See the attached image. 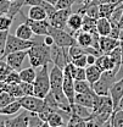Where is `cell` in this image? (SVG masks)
Here are the masks:
<instances>
[{"mask_svg": "<svg viewBox=\"0 0 123 127\" xmlns=\"http://www.w3.org/2000/svg\"><path fill=\"white\" fill-rule=\"evenodd\" d=\"M76 0H59L55 5L56 10H61V9H72V6L74 5Z\"/></svg>", "mask_w": 123, "mask_h": 127, "instance_id": "cell-44", "label": "cell"}, {"mask_svg": "<svg viewBox=\"0 0 123 127\" xmlns=\"http://www.w3.org/2000/svg\"><path fill=\"white\" fill-rule=\"evenodd\" d=\"M110 96L112 99L113 111H116L118 109L120 100L123 96V77H121V78H118L117 81L113 82V84L110 88Z\"/></svg>", "mask_w": 123, "mask_h": 127, "instance_id": "cell-12", "label": "cell"}, {"mask_svg": "<svg viewBox=\"0 0 123 127\" xmlns=\"http://www.w3.org/2000/svg\"><path fill=\"white\" fill-rule=\"evenodd\" d=\"M100 127H112L111 126V120H108V121H106L105 124H102Z\"/></svg>", "mask_w": 123, "mask_h": 127, "instance_id": "cell-52", "label": "cell"}, {"mask_svg": "<svg viewBox=\"0 0 123 127\" xmlns=\"http://www.w3.org/2000/svg\"><path fill=\"white\" fill-rule=\"evenodd\" d=\"M74 38H76V42L80 47L83 48L92 47V33H88V32L84 31H78L74 34Z\"/></svg>", "mask_w": 123, "mask_h": 127, "instance_id": "cell-26", "label": "cell"}, {"mask_svg": "<svg viewBox=\"0 0 123 127\" xmlns=\"http://www.w3.org/2000/svg\"><path fill=\"white\" fill-rule=\"evenodd\" d=\"M9 1H10V2H11V1H14V0H9Z\"/></svg>", "mask_w": 123, "mask_h": 127, "instance_id": "cell-56", "label": "cell"}, {"mask_svg": "<svg viewBox=\"0 0 123 127\" xmlns=\"http://www.w3.org/2000/svg\"><path fill=\"white\" fill-rule=\"evenodd\" d=\"M71 63L73 64L74 66H77V67H87V66H88V63H87V54H82V55H79L77 58L72 59Z\"/></svg>", "mask_w": 123, "mask_h": 127, "instance_id": "cell-42", "label": "cell"}, {"mask_svg": "<svg viewBox=\"0 0 123 127\" xmlns=\"http://www.w3.org/2000/svg\"><path fill=\"white\" fill-rule=\"evenodd\" d=\"M22 109L29 112H39L44 106V99L37 95H23L18 99Z\"/></svg>", "mask_w": 123, "mask_h": 127, "instance_id": "cell-7", "label": "cell"}, {"mask_svg": "<svg viewBox=\"0 0 123 127\" xmlns=\"http://www.w3.org/2000/svg\"><path fill=\"white\" fill-rule=\"evenodd\" d=\"M20 77H21V82H28V83H33L35 76H37V70L35 67L29 66L26 68H21L20 71Z\"/></svg>", "mask_w": 123, "mask_h": 127, "instance_id": "cell-25", "label": "cell"}, {"mask_svg": "<svg viewBox=\"0 0 123 127\" xmlns=\"http://www.w3.org/2000/svg\"><path fill=\"white\" fill-rule=\"evenodd\" d=\"M29 111L22 110L14 116H9L6 120V127H28L29 124Z\"/></svg>", "mask_w": 123, "mask_h": 127, "instance_id": "cell-11", "label": "cell"}, {"mask_svg": "<svg viewBox=\"0 0 123 127\" xmlns=\"http://www.w3.org/2000/svg\"><path fill=\"white\" fill-rule=\"evenodd\" d=\"M120 48H121V56H122V61H121V68L116 76V78H121L123 77V40H121V44H120Z\"/></svg>", "mask_w": 123, "mask_h": 127, "instance_id": "cell-47", "label": "cell"}, {"mask_svg": "<svg viewBox=\"0 0 123 127\" xmlns=\"http://www.w3.org/2000/svg\"><path fill=\"white\" fill-rule=\"evenodd\" d=\"M49 64L38 67L37 76L33 82L34 95L39 98H45V95L50 92V78H49Z\"/></svg>", "mask_w": 123, "mask_h": 127, "instance_id": "cell-2", "label": "cell"}, {"mask_svg": "<svg viewBox=\"0 0 123 127\" xmlns=\"http://www.w3.org/2000/svg\"><path fill=\"white\" fill-rule=\"evenodd\" d=\"M49 34L54 38L55 44L60 45V47H71L72 44L77 43L76 38L66 30H61V28H55V27H50Z\"/></svg>", "mask_w": 123, "mask_h": 127, "instance_id": "cell-6", "label": "cell"}, {"mask_svg": "<svg viewBox=\"0 0 123 127\" xmlns=\"http://www.w3.org/2000/svg\"><path fill=\"white\" fill-rule=\"evenodd\" d=\"M7 117L9 116L0 114V127H6V120H7Z\"/></svg>", "mask_w": 123, "mask_h": 127, "instance_id": "cell-51", "label": "cell"}, {"mask_svg": "<svg viewBox=\"0 0 123 127\" xmlns=\"http://www.w3.org/2000/svg\"><path fill=\"white\" fill-rule=\"evenodd\" d=\"M20 86H21V89H22L23 95H34V87H33V83L21 82Z\"/></svg>", "mask_w": 123, "mask_h": 127, "instance_id": "cell-43", "label": "cell"}, {"mask_svg": "<svg viewBox=\"0 0 123 127\" xmlns=\"http://www.w3.org/2000/svg\"><path fill=\"white\" fill-rule=\"evenodd\" d=\"M10 7L9 0H0V15H6Z\"/></svg>", "mask_w": 123, "mask_h": 127, "instance_id": "cell-46", "label": "cell"}, {"mask_svg": "<svg viewBox=\"0 0 123 127\" xmlns=\"http://www.w3.org/2000/svg\"><path fill=\"white\" fill-rule=\"evenodd\" d=\"M27 17H28L29 20L40 21V20H46V18L49 17V15H48V12L45 11L44 7L38 6V5H33V6H29Z\"/></svg>", "mask_w": 123, "mask_h": 127, "instance_id": "cell-17", "label": "cell"}, {"mask_svg": "<svg viewBox=\"0 0 123 127\" xmlns=\"http://www.w3.org/2000/svg\"><path fill=\"white\" fill-rule=\"evenodd\" d=\"M118 1H123V0H93L90 4H104V2H118Z\"/></svg>", "mask_w": 123, "mask_h": 127, "instance_id": "cell-50", "label": "cell"}, {"mask_svg": "<svg viewBox=\"0 0 123 127\" xmlns=\"http://www.w3.org/2000/svg\"><path fill=\"white\" fill-rule=\"evenodd\" d=\"M108 55L111 56L112 61H113V73L117 76L120 68H121V61H122V56H121V48L117 47L116 49H113L111 53H108Z\"/></svg>", "mask_w": 123, "mask_h": 127, "instance_id": "cell-27", "label": "cell"}, {"mask_svg": "<svg viewBox=\"0 0 123 127\" xmlns=\"http://www.w3.org/2000/svg\"><path fill=\"white\" fill-rule=\"evenodd\" d=\"M43 122L44 121L38 116L37 112H31L29 114V124H28L29 127H40L43 125Z\"/></svg>", "mask_w": 123, "mask_h": 127, "instance_id": "cell-40", "label": "cell"}, {"mask_svg": "<svg viewBox=\"0 0 123 127\" xmlns=\"http://www.w3.org/2000/svg\"><path fill=\"white\" fill-rule=\"evenodd\" d=\"M68 54H70V59L72 60V59L77 58L82 54H85V53H84V48L80 47L78 43H74L71 47H68Z\"/></svg>", "mask_w": 123, "mask_h": 127, "instance_id": "cell-35", "label": "cell"}, {"mask_svg": "<svg viewBox=\"0 0 123 127\" xmlns=\"http://www.w3.org/2000/svg\"><path fill=\"white\" fill-rule=\"evenodd\" d=\"M111 126L112 127H123V110L113 111L112 116H111Z\"/></svg>", "mask_w": 123, "mask_h": 127, "instance_id": "cell-33", "label": "cell"}, {"mask_svg": "<svg viewBox=\"0 0 123 127\" xmlns=\"http://www.w3.org/2000/svg\"><path fill=\"white\" fill-rule=\"evenodd\" d=\"M40 127H50V125H49L48 122H43V125H42Z\"/></svg>", "mask_w": 123, "mask_h": 127, "instance_id": "cell-55", "label": "cell"}, {"mask_svg": "<svg viewBox=\"0 0 123 127\" xmlns=\"http://www.w3.org/2000/svg\"><path fill=\"white\" fill-rule=\"evenodd\" d=\"M116 81V75L112 70L104 71L101 77L92 84L93 91L98 95H110V88Z\"/></svg>", "mask_w": 123, "mask_h": 127, "instance_id": "cell-3", "label": "cell"}, {"mask_svg": "<svg viewBox=\"0 0 123 127\" xmlns=\"http://www.w3.org/2000/svg\"><path fill=\"white\" fill-rule=\"evenodd\" d=\"M95 65L104 72V71H110L113 70V61L111 59V56L108 54H101L100 56H98Z\"/></svg>", "mask_w": 123, "mask_h": 127, "instance_id": "cell-20", "label": "cell"}, {"mask_svg": "<svg viewBox=\"0 0 123 127\" xmlns=\"http://www.w3.org/2000/svg\"><path fill=\"white\" fill-rule=\"evenodd\" d=\"M96 59H98V56H95L93 54H87V63H88V65H94L96 63Z\"/></svg>", "mask_w": 123, "mask_h": 127, "instance_id": "cell-49", "label": "cell"}, {"mask_svg": "<svg viewBox=\"0 0 123 127\" xmlns=\"http://www.w3.org/2000/svg\"><path fill=\"white\" fill-rule=\"evenodd\" d=\"M50 58L52 65L59 66L60 68H65V66L71 63L70 54H68V47H60L57 44H52L50 47Z\"/></svg>", "mask_w": 123, "mask_h": 127, "instance_id": "cell-4", "label": "cell"}, {"mask_svg": "<svg viewBox=\"0 0 123 127\" xmlns=\"http://www.w3.org/2000/svg\"><path fill=\"white\" fill-rule=\"evenodd\" d=\"M121 2H122V1H118V2H104V4H99V16H100V17L110 18V16L113 14L115 9H116Z\"/></svg>", "mask_w": 123, "mask_h": 127, "instance_id": "cell-23", "label": "cell"}, {"mask_svg": "<svg viewBox=\"0 0 123 127\" xmlns=\"http://www.w3.org/2000/svg\"><path fill=\"white\" fill-rule=\"evenodd\" d=\"M11 71H12V68L7 65V63H6L5 60L2 61V59H0V81H5L6 76H7Z\"/></svg>", "mask_w": 123, "mask_h": 127, "instance_id": "cell-38", "label": "cell"}, {"mask_svg": "<svg viewBox=\"0 0 123 127\" xmlns=\"http://www.w3.org/2000/svg\"><path fill=\"white\" fill-rule=\"evenodd\" d=\"M84 15H88L90 17H94V18H99V5L98 4H89L85 9V14Z\"/></svg>", "mask_w": 123, "mask_h": 127, "instance_id": "cell-39", "label": "cell"}, {"mask_svg": "<svg viewBox=\"0 0 123 127\" xmlns=\"http://www.w3.org/2000/svg\"><path fill=\"white\" fill-rule=\"evenodd\" d=\"M95 96H96V93H95L94 91H92L90 93H76L74 104L85 106V108H88V109H92V111H93Z\"/></svg>", "mask_w": 123, "mask_h": 127, "instance_id": "cell-15", "label": "cell"}, {"mask_svg": "<svg viewBox=\"0 0 123 127\" xmlns=\"http://www.w3.org/2000/svg\"><path fill=\"white\" fill-rule=\"evenodd\" d=\"M118 109L123 110V96L121 98V100H120V104H118ZM118 109H117V110H118Z\"/></svg>", "mask_w": 123, "mask_h": 127, "instance_id": "cell-53", "label": "cell"}, {"mask_svg": "<svg viewBox=\"0 0 123 127\" xmlns=\"http://www.w3.org/2000/svg\"><path fill=\"white\" fill-rule=\"evenodd\" d=\"M28 53L27 50H20V51H14L10 53L5 56V61L7 63V65L16 71H20L22 68V65L25 63V60L27 59Z\"/></svg>", "mask_w": 123, "mask_h": 127, "instance_id": "cell-9", "label": "cell"}, {"mask_svg": "<svg viewBox=\"0 0 123 127\" xmlns=\"http://www.w3.org/2000/svg\"><path fill=\"white\" fill-rule=\"evenodd\" d=\"M63 115H68L66 112L62 111H52L48 119V124L50 125V127H59V126H65V120H63ZM71 116V115H68Z\"/></svg>", "mask_w": 123, "mask_h": 127, "instance_id": "cell-22", "label": "cell"}, {"mask_svg": "<svg viewBox=\"0 0 123 127\" xmlns=\"http://www.w3.org/2000/svg\"><path fill=\"white\" fill-rule=\"evenodd\" d=\"M26 22L31 26L34 35H46V34H49L51 26H50L48 18L46 20H40V21H34V20H29L27 17Z\"/></svg>", "mask_w": 123, "mask_h": 127, "instance_id": "cell-13", "label": "cell"}, {"mask_svg": "<svg viewBox=\"0 0 123 127\" xmlns=\"http://www.w3.org/2000/svg\"><path fill=\"white\" fill-rule=\"evenodd\" d=\"M32 45H33V40H25V39H21V38L16 37L15 34L9 33L7 40H6V48H5V56L10 53H14V51L28 50Z\"/></svg>", "mask_w": 123, "mask_h": 127, "instance_id": "cell-5", "label": "cell"}, {"mask_svg": "<svg viewBox=\"0 0 123 127\" xmlns=\"http://www.w3.org/2000/svg\"><path fill=\"white\" fill-rule=\"evenodd\" d=\"M46 2H49V4H51V5H54V6H55V5H56V2H57V1H59V0H45Z\"/></svg>", "mask_w": 123, "mask_h": 127, "instance_id": "cell-54", "label": "cell"}, {"mask_svg": "<svg viewBox=\"0 0 123 127\" xmlns=\"http://www.w3.org/2000/svg\"><path fill=\"white\" fill-rule=\"evenodd\" d=\"M71 114L76 115V116H79L82 119H89L90 115H92V109H88L85 106H82V105H78V104H74L72 108H71Z\"/></svg>", "mask_w": 123, "mask_h": 127, "instance_id": "cell-30", "label": "cell"}, {"mask_svg": "<svg viewBox=\"0 0 123 127\" xmlns=\"http://www.w3.org/2000/svg\"><path fill=\"white\" fill-rule=\"evenodd\" d=\"M5 82H6V83H11V84H14V83H21L20 72H18V71H16V70H12V71L6 76Z\"/></svg>", "mask_w": 123, "mask_h": 127, "instance_id": "cell-41", "label": "cell"}, {"mask_svg": "<svg viewBox=\"0 0 123 127\" xmlns=\"http://www.w3.org/2000/svg\"><path fill=\"white\" fill-rule=\"evenodd\" d=\"M82 23H83V15L78 14V12H72L71 16L67 20V26L66 28L70 30V33L74 37V34L78 31H80L82 28Z\"/></svg>", "mask_w": 123, "mask_h": 127, "instance_id": "cell-16", "label": "cell"}, {"mask_svg": "<svg viewBox=\"0 0 123 127\" xmlns=\"http://www.w3.org/2000/svg\"><path fill=\"white\" fill-rule=\"evenodd\" d=\"M59 127H65V126H59Z\"/></svg>", "mask_w": 123, "mask_h": 127, "instance_id": "cell-57", "label": "cell"}, {"mask_svg": "<svg viewBox=\"0 0 123 127\" xmlns=\"http://www.w3.org/2000/svg\"><path fill=\"white\" fill-rule=\"evenodd\" d=\"M26 5V0H14L10 2V7L6 15H9L10 17L15 18L16 15H18L22 10V7Z\"/></svg>", "mask_w": 123, "mask_h": 127, "instance_id": "cell-29", "label": "cell"}, {"mask_svg": "<svg viewBox=\"0 0 123 127\" xmlns=\"http://www.w3.org/2000/svg\"><path fill=\"white\" fill-rule=\"evenodd\" d=\"M28 127H29V126H28Z\"/></svg>", "mask_w": 123, "mask_h": 127, "instance_id": "cell-58", "label": "cell"}, {"mask_svg": "<svg viewBox=\"0 0 123 127\" xmlns=\"http://www.w3.org/2000/svg\"><path fill=\"white\" fill-rule=\"evenodd\" d=\"M21 110H22V106H21L18 99H16L14 101L9 103L7 105H5L4 108H1L0 109V114L6 115V116H14L16 114H18Z\"/></svg>", "mask_w": 123, "mask_h": 127, "instance_id": "cell-24", "label": "cell"}, {"mask_svg": "<svg viewBox=\"0 0 123 127\" xmlns=\"http://www.w3.org/2000/svg\"><path fill=\"white\" fill-rule=\"evenodd\" d=\"M74 91L76 93H90L93 88L92 84L87 79H83V81H74Z\"/></svg>", "mask_w": 123, "mask_h": 127, "instance_id": "cell-31", "label": "cell"}, {"mask_svg": "<svg viewBox=\"0 0 123 127\" xmlns=\"http://www.w3.org/2000/svg\"><path fill=\"white\" fill-rule=\"evenodd\" d=\"M73 11L72 9H61V10H56L52 15H50L48 17L49 23L51 27L55 28H61V30H66L67 26V20L71 16Z\"/></svg>", "mask_w": 123, "mask_h": 127, "instance_id": "cell-8", "label": "cell"}, {"mask_svg": "<svg viewBox=\"0 0 123 127\" xmlns=\"http://www.w3.org/2000/svg\"><path fill=\"white\" fill-rule=\"evenodd\" d=\"M66 127H87V120L71 114V116L68 117V121L66 124Z\"/></svg>", "mask_w": 123, "mask_h": 127, "instance_id": "cell-32", "label": "cell"}, {"mask_svg": "<svg viewBox=\"0 0 123 127\" xmlns=\"http://www.w3.org/2000/svg\"><path fill=\"white\" fill-rule=\"evenodd\" d=\"M38 38H32L33 40V45H32L27 53L28 56L27 59L29 60L31 66L38 68L43 65H48L51 63V58H50V47H48L43 42V35H37Z\"/></svg>", "mask_w": 123, "mask_h": 127, "instance_id": "cell-1", "label": "cell"}, {"mask_svg": "<svg viewBox=\"0 0 123 127\" xmlns=\"http://www.w3.org/2000/svg\"><path fill=\"white\" fill-rule=\"evenodd\" d=\"M80 31L88 32V33L96 32V18L88 15H83V23H82Z\"/></svg>", "mask_w": 123, "mask_h": 127, "instance_id": "cell-28", "label": "cell"}, {"mask_svg": "<svg viewBox=\"0 0 123 127\" xmlns=\"http://www.w3.org/2000/svg\"><path fill=\"white\" fill-rule=\"evenodd\" d=\"M112 30V26H111V22L110 20L106 17H99L96 20V32L100 34V35H110Z\"/></svg>", "mask_w": 123, "mask_h": 127, "instance_id": "cell-19", "label": "cell"}, {"mask_svg": "<svg viewBox=\"0 0 123 127\" xmlns=\"http://www.w3.org/2000/svg\"><path fill=\"white\" fill-rule=\"evenodd\" d=\"M7 35H9V31H0V59L5 58V48H6Z\"/></svg>", "mask_w": 123, "mask_h": 127, "instance_id": "cell-37", "label": "cell"}, {"mask_svg": "<svg viewBox=\"0 0 123 127\" xmlns=\"http://www.w3.org/2000/svg\"><path fill=\"white\" fill-rule=\"evenodd\" d=\"M62 91L63 94L66 95L71 108L74 105V96H76V91H74V78L63 71V84H62Z\"/></svg>", "mask_w": 123, "mask_h": 127, "instance_id": "cell-10", "label": "cell"}, {"mask_svg": "<svg viewBox=\"0 0 123 127\" xmlns=\"http://www.w3.org/2000/svg\"><path fill=\"white\" fill-rule=\"evenodd\" d=\"M43 42H44V44H45V45H48V47H51L52 44H55V42H54V38H52L50 34L43 35Z\"/></svg>", "mask_w": 123, "mask_h": 127, "instance_id": "cell-48", "label": "cell"}, {"mask_svg": "<svg viewBox=\"0 0 123 127\" xmlns=\"http://www.w3.org/2000/svg\"><path fill=\"white\" fill-rule=\"evenodd\" d=\"M83 79H87L85 67H77V71L74 75V81H83Z\"/></svg>", "mask_w": 123, "mask_h": 127, "instance_id": "cell-45", "label": "cell"}, {"mask_svg": "<svg viewBox=\"0 0 123 127\" xmlns=\"http://www.w3.org/2000/svg\"><path fill=\"white\" fill-rule=\"evenodd\" d=\"M121 40L117 38H113L111 35H100V53L101 54H108L113 49L120 47Z\"/></svg>", "mask_w": 123, "mask_h": 127, "instance_id": "cell-14", "label": "cell"}, {"mask_svg": "<svg viewBox=\"0 0 123 127\" xmlns=\"http://www.w3.org/2000/svg\"><path fill=\"white\" fill-rule=\"evenodd\" d=\"M15 35L21 38V39H25V40H32L33 38V31H32L31 26L27 23V22H23L21 23L15 31Z\"/></svg>", "mask_w": 123, "mask_h": 127, "instance_id": "cell-18", "label": "cell"}, {"mask_svg": "<svg viewBox=\"0 0 123 127\" xmlns=\"http://www.w3.org/2000/svg\"><path fill=\"white\" fill-rule=\"evenodd\" d=\"M85 75H87V81L93 84V83H95L98 79L101 77V75H102V71L94 64V65H88L87 67H85Z\"/></svg>", "mask_w": 123, "mask_h": 127, "instance_id": "cell-21", "label": "cell"}, {"mask_svg": "<svg viewBox=\"0 0 123 127\" xmlns=\"http://www.w3.org/2000/svg\"><path fill=\"white\" fill-rule=\"evenodd\" d=\"M14 100H16V98H14L12 95L10 94V93H7L6 91L0 89V109L4 108L5 105H7L9 103L14 101Z\"/></svg>", "mask_w": 123, "mask_h": 127, "instance_id": "cell-36", "label": "cell"}, {"mask_svg": "<svg viewBox=\"0 0 123 127\" xmlns=\"http://www.w3.org/2000/svg\"><path fill=\"white\" fill-rule=\"evenodd\" d=\"M14 23V18L9 15H0V31H9Z\"/></svg>", "mask_w": 123, "mask_h": 127, "instance_id": "cell-34", "label": "cell"}]
</instances>
